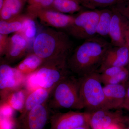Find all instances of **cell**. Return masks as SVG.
<instances>
[{"label":"cell","mask_w":129,"mask_h":129,"mask_svg":"<svg viewBox=\"0 0 129 129\" xmlns=\"http://www.w3.org/2000/svg\"><path fill=\"white\" fill-rule=\"evenodd\" d=\"M112 46L101 38L95 37L85 40L68 58L69 69L79 78L97 72L106 52Z\"/></svg>","instance_id":"1"},{"label":"cell","mask_w":129,"mask_h":129,"mask_svg":"<svg viewBox=\"0 0 129 129\" xmlns=\"http://www.w3.org/2000/svg\"><path fill=\"white\" fill-rule=\"evenodd\" d=\"M73 47V43L68 34L48 28L36 36L33 42V51L46 61L69 56Z\"/></svg>","instance_id":"2"},{"label":"cell","mask_w":129,"mask_h":129,"mask_svg":"<svg viewBox=\"0 0 129 129\" xmlns=\"http://www.w3.org/2000/svg\"><path fill=\"white\" fill-rule=\"evenodd\" d=\"M50 109L84 108L80 92L79 79L69 75L53 88L47 102Z\"/></svg>","instance_id":"3"},{"label":"cell","mask_w":129,"mask_h":129,"mask_svg":"<svg viewBox=\"0 0 129 129\" xmlns=\"http://www.w3.org/2000/svg\"><path fill=\"white\" fill-rule=\"evenodd\" d=\"M79 79L81 98L84 108L90 113L99 109H108L100 73L93 72Z\"/></svg>","instance_id":"4"},{"label":"cell","mask_w":129,"mask_h":129,"mask_svg":"<svg viewBox=\"0 0 129 129\" xmlns=\"http://www.w3.org/2000/svg\"><path fill=\"white\" fill-rule=\"evenodd\" d=\"M69 57L44 61L33 73L40 88L52 89L58 83L70 75L67 64Z\"/></svg>","instance_id":"5"},{"label":"cell","mask_w":129,"mask_h":129,"mask_svg":"<svg viewBox=\"0 0 129 129\" xmlns=\"http://www.w3.org/2000/svg\"><path fill=\"white\" fill-rule=\"evenodd\" d=\"M100 13V10L82 12L75 16L73 23L66 30L78 39L85 40L95 37Z\"/></svg>","instance_id":"6"},{"label":"cell","mask_w":129,"mask_h":129,"mask_svg":"<svg viewBox=\"0 0 129 129\" xmlns=\"http://www.w3.org/2000/svg\"><path fill=\"white\" fill-rule=\"evenodd\" d=\"M50 109L47 102L20 115L15 123V129H45L50 119Z\"/></svg>","instance_id":"7"},{"label":"cell","mask_w":129,"mask_h":129,"mask_svg":"<svg viewBox=\"0 0 129 129\" xmlns=\"http://www.w3.org/2000/svg\"><path fill=\"white\" fill-rule=\"evenodd\" d=\"M27 76H24L9 64L2 61L0 65V94L1 101L10 94L24 86Z\"/></svg>","instance_id":"8"},{"label":"cell","mask_w":129,"mask_h":129,"mask_svg":"<svg viewBox=\"0 0 129 129\" xmlns=\"http://www.w3.org/2000/svg\"><path fill=\"white\" fill-rule=\"evenodd\" d=\"M90 112L70 111L65 113H56L50 118V129H74L89 125Z\"/></svg>","instance_id":"9"},{"label":"cell","mask_w":129,"mask_h":129,"mask_svg":"<svg viewBox=\"0 0 129 129\" xmlns=\"http://www.w3.org/2000/svg\"><path fill=\"white\" fill-rule=\"evenodd\" d=\"M75 16L52 9L40 10L36 15L41 23L51 27L67 29L73 23Z\"/></svg>","instance_id":"10"},{"label":"cell","mask_w":129,"mask_h":129,"mask_svg":"<svg viewBox=\"0 0 129 129\" xmlns=\"http://www.w3.org/2000/svg\"><path fill=\"white\" fill-rule=\"evenodd\" d=\"M129 63V48L126 46L114 47L106 52L98 71L101 73L110 67H125Z\"/></svg>","instance_id":"11"},{"label":"cell","mask_w":129,"mask_h":129,"mask_svg":"<svg viewBox=\"0 0 129 129\" xmlns=\"http://www.w3.org/2000/svg\"><path fill=\"white\" fill-rule=\"evenodd\" d=\"M28 41L21 34L14 33L9 37L8 46L2 61L9 64L24 56L27 52Z\"/></svg>","instance_id":"12"},{"label":"cell","mask_w":129,"mask_h":129,"mask_svg":"<svg viewBox=\"0 0 129 129\" xmlns=\"http://www.w3.org/2000/svg\"><path fill=\"white\" fill-rule=\"evenodd\" d=\"M90 113L89 125L92 129H105L113 124H117L121 119L117 112L109 109H102Z\"/></svg>","instance_id":"13"},{"label":"cell","mask_w":129,"mask_h":129,"mask_svg":"<svg viewBox=\"0 0 129 129\" xmlns=\"http://www.w3.org/2000/svg\"><path fill=\"white\" fill-rule=\"evenodd\" d=\"M113 11V16L109 28V36L111 40L112 46H126L124 39V29L127 21L114 9Z\"/></svg>","instance_id":"14"},{"label":"cell","mask_w":129,"mask_h":129,"mask_svg":"<svg viewBox=\"0 0 129 129\" xmlns=\"http://www.w3.org/2000/svg\"><path fill=\"white\" fill-rule=\"evenodd\" d=\"M127 86L125 84L104 85L103 90L108 109L123 108Z\"/></svg>","instance_id":"15"},{"label":"cell","mask_w":129,"mask_h":129,"mask_svg":"<svg viewBox=\"0 0 129 129\" xmlns=\"http://www.w3.org/2000/svg\"><path fill=\"white\" fill-rule=\"evenodd\" d=\"M52 90L40 88L29 92L21 115H23L35 107L47 102Z\"/></svg>","instance_id":"16"},{"label":"cell","mask_w":129,"mask_h":129,"mask_svg":"<svg viewBox=\"0 0 129 129\" xmlns=\"http://www.w3.org/2000/svg\"><path fill=\"white\" fill-rule=\"evenodd\" d=\"M27 0H5L0 8V21L11 19L21 14Z\"/></svg>","instance_id":"17"},{"label":"cell","mask_w":129,"mask_h":129,"mask_svg":"<svg viewBox=\"0 0 129 129\" xmlns=\"http://www.w3.org/2000/svg\"><path fill=\"white\" fill-rule=\"evenodd\" d=\"M44 62L42 58L32 52L26 56L15 68L21 74L27 76L36 72Z\"/></svg>","instance_id":"18"},{"label":"cell","mask_w":129,"mask_h":129,"mask_svg":"<svg viewBox=\"0 0 129 129\" xmlns=\"http://www.w3.org/2000/svg\"><path fill=\"white\" fill-rule=\"evenodd\" d=\"M29 93L23 86L11 92L5 99L1 102L6 103L14 110L21 113L23 111L27 97Z\"/></svg>","instance_id":"19"},{"label":"cell","mask_w":129,"mask_h":129,"mask_svg":"<svg viewBox=\"0 0 129 129\" xmlns=\"http://www.w3.org/2000/svg\"><path fill=\"white\" fill-rule=\"evenodd\" d=\"M28 14H22L11 19L0 21V34L8 35L18 33L21 30L23 24Z\"/></svg>","instance_id":"20"},{"label":"cell","mask_w":129,"mask_h":129,"mask_svg":"<svg viewBox=\"0 0 129 129\" xmlns=\"http://www.w3.org/2000/svg\"><path fill=\"white\" fill-rule=\"evenodd\" d=\"M83 6L79 0H53L52 9L67 14L79 11Z\"/></svg>","instance_id":"21"},{"label":"cell","mask_w":129,"mask_h":129,"mask_svg":"<svg viewBox=\"0 0 129 129\" xmlns=\"http://www.w3.org/2000/svg\"><path fill=\"white\" fill-rule=\"evenodd\" d=\"M100 11V16L96 33L102 37H107L109 36V28L113 16V11L111 9H103Z\"/></svg>","instance_id":"22"},{"label":"cell","mask_w":129,"mask_h":129,"mask_svg":"<svg viewBox=\"0 0 129 129\" xmlns=\"http://www.w3.org/2000/svg\"><path fill=\"white\" fill-rule=\"evenodd\" d=\"M53 0H27V14L33 18H36L37 13L43 9H52Z\"/></svg>","instance_id":"23"},{"label":"cell","mask_w":129,"mask_h":129,"mask_svg":"<svg viewBox=\"0 0 129 129\" xmlns=\"http://www.w3.org/2000/svg\"><path fill=\"white\" fill-rule=\"evenodd\" d=\"M34 19L28 14L27 17L23 24L21 30L18 32L22 35L28 41L31 40L36 37L37 28Z\"/></svg>","instance_id":"24"},{"label":"cell","mask_w":129,"mask_h":129,"mask_svg":"<svg viewBox=\"0 0 129 129\" xmlns=\"http://www.w3.org/2000/svg\"><path fill=\"white\" fill-rule=\"evenodd\" d=\"M83 6L94 10L100 8L112 7L125 0H79Z\"/></svg>","instance_id":"25"},{"label":"cell","mask_w":129,"mask_h":129,"mask_svg":"<svg viewBox=\"0 0 129 129\" xmlns=\"http://www.w3.org/2000/svg\"><path fill=\"white\" fill-rule=\"evenodd\" d=\"M129 78V71L125 67L119 73L112 78L107 80L103 83L104 85L125 84L128 80Z\"/></svg>","instance_id":"26"},{"label":"cell","mask_w":129,"mask_h":129,"mask_svg":"<svg viewBox=\"0 0 129 129\" xmlns=\"http://www.w3.org/2000/svg\"><path fill=\"white\" fill-rule=\"evenodd\" d=\"M125 67H110L104 70L100 74V78L102 83L115 76L123 69Z\"/></svg>","instance_id":"27"},{"label":"cell","mask_w":129,"mask_h":129,"mask_svg":"<svg viewBox=\"0 0 129 129\" xmlns=\"http://www.w3.org/2000/svg\"><path fill=\"white\" fill-rule=\"evenodd\" d=\"M111 8L119 13L129 22V0H125L124 2L113 6Z\"/></svg>","instance_id":"28"},{"label":"cell","mask_w":129,"mask_h":129,"mask_svg":"<svg viewBox=\"0 0 129 129\" xmlns=\"http://www.w3.org/2000/svg\"><path fill=\"white\" fill-rule=\"evenodd\" d=\"M14 111L8 104L1 102V117H13Z\"/></svg>","instance_id":"29"},{"label":"cell","mask_w":129,"mask_h":129,"mask_svg":"<svg viewBox=\"0 0 129 129\" xmlns=\"http://www.w3.org/2000/svg\"><path fill=\"white\" fill-rule=\"evenodd\" d=\"M9 37L8 35L0 34V56L3 57L7 49Z\"/></svg>","instance_id":"30"},{"label":"cell","mask_w":129,"mask_h":129,"mask_svg":"<svg viewBox=\"0 0 129 129\" xmlns=\"http://www.w3.org/2000/svg\"><path fill=\"white\" fill-rule=\"evenodd\" d=\"M124 39L125 45L129 48V22L128 21L125 27Z\"/></svg>","instance_id":"31"},{"label":"cell","mask_w":129,"mask_h":129,"mask_svg":"<svg viewBox=\"0 0 129 129\" xmlns=\"http://www.w3.org/2000/svg\"><path fill=\"white\" fill-rule=\"evenodd\" d=\"M123 108L129 111V82L127 86L126 96L123 104Z\"/></svg>","instance_id":"32"},{"label":"cell","mask_w":129,"mask_h":129,"mask_svg":"<svg viewBox=\"0 0 129 129\" xmlns=\"http://www.w3.org/2000/svg\"><path fill=\"white\" fill-rule=\"evenodd\" d=\"M105 129H122L117 124H113Z\"/></svg>","instance_id":"33"},{"label":"cell","mask_w":129,"mask_h":129,"mask_svg":"<svg viewBox=\"0 0 129 129\" xmlns=\"http://www.w3.org/2000/svg\"><path fill=\"white\" fill-rule=\"evenodd\" d=\"M74 129H89V125H85L76 128Z\"/></svg>","instance_id":"34"},{"label":"cell","mask_w":129,"mask_h":129,"mask_svg":"<svg viewBox=\"0 0 129 129\" xmlns=\"http://www.w3.org/2000/svg\"><path fill=\"white\" fill-rule=\"evenodd\" d=\"M4 1L5 0H0V8H1L2 7Z\"/></svg>","instance_id":"35"},{"label":"cell","mask_w":129,"mask_h":129,"mask_svg":"<svg viewBox=\"0 0 129 129\" xmlns=\"http://www.w3.org/2000/svg\"><path fill=\"white\" fill-rule=\"evenodd\" d=\"M127 129H129V126H128V128Z\"/></svg>","instance_id":"36"},{"label":"cell","mask_w":129,"mask_h":129,"mask_svg":"<svg viewBox=\"0 0 129 129\" xmlns=\"http://www.w3.org/2000/svg\"></svg>","instance_id":"37"}]
</instances>
